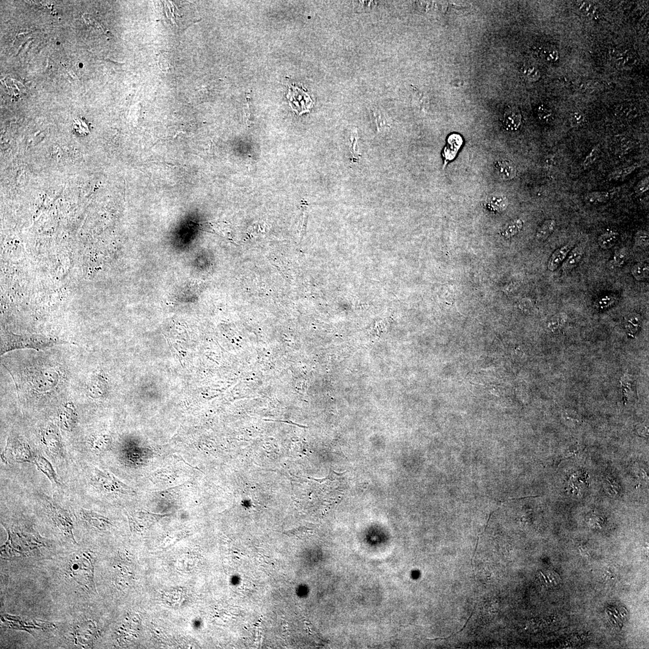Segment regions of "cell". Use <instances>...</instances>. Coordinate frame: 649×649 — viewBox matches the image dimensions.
<instances>
[{"label": "cell", "mask_w": 649, "mask_h": 649, "mask_svg": "<svg viewBox=\"0 0 649 649\" xmlns=\"http://www.w3.org/2000/svg\"><path fill=\"white\" fill-rule=\"evenodd\" d=\"M59 421L62 429L64 431H70L75 427L77 422V414L72 403L65 404L59 410Z\"/></svg>", "instance_id": "9"}, {"label": "cell", "mask_w": 649, "mask_h": 649, "mask_svg": "<svg viewBox=\"0 0 649 649\" xmlns=\"http://www.w3.org/2000/svg\"><path fill=\"white\" fill-rule=\"evenodd\" d=\"M619 233L616 231L609 230L602 233L597 238V244L601 248L607 250L609 249L618 243Z\"/></svg>", "instance_id": "19"}, {"label": "cell", "mask_w": 649, "mask_h": 649, "mask_svg": "<svg viewBox=\"0 0 649 649\" xmlns=\"http://www.w3.org/2000/svg\"><path fill=\"white\" fill-rule=\"evenodd\" d=\"M164 54H161L159 56L158 64L160 68L164 71L169 72L173 69V66L170 62L168 61V58L164 56Z\"/></svg>", "instance_id": "39"}, {"label": "cell", "mask_w": 649, "mask_h": 649, "mask_svg": "<svg viewBox=\"0 0 649 649\" xmlns=\"http://www.w3.org/2000/svg\"><path fill=\"white\" fill-rule=\"evenodd\" d=\"M33 463L37 467L38 469L44 474L48 479L52 482L53 484L56 486H61V483L59 481L58 477L57 476L56 471H54L53 466L47 459L43 457L42 455H35Z\"/></svg>", "instance_id": "14"}, {"label": "cell", "mask_w": 649, "mask_h": 649, "mask_svg": "<svg viewBox=\"0 0 649 649\" xmlns=\"http://www.w3.org/2000/svg\"><path fill=\"white\" fill-rule=\"evenodd\" d=\"M521 122H522V116L517 107H509L505 110L503 124L507 130L516 131L520 127Z\"/></svg>", "instance_id": "15"}, {"label": "cell", "mask_w": 649, "mask_h": 649, "mask_svg": "<svg viewBox=\"0 0 649 649\" xmlns=\"http://www.w3.org/2000/svg\"><path fill=\"white\" fill-rule=\"evenodd\" d=\"M541 56L546 61L550 63H555L559 59L558 51L556 49L547 47L541 51Z\"/></svg>", "instance_id": "35"}, {"label": "cell", "mask_w": 649, "mask_h": 649, "mask_svg": "<svg viewBox=\"0 0 649 649\" xmlns=\"http://www.w3.org/2000/svg\"><path fill=\"white\" fill-rule=\"evenodd\" d=\"M555 157L552 156H548L545 157L544 165L546 167H552L555 165Z\"/></svg>", "instance_id": "40"}, {"label": "cell", "mask_w": 649, "mask_h": 649, "mask_svg": "<svg viewBox=\"0 0 649 649\" xmlns=\"http://www.w3.org/2000/svg\"><path fill=\"white\" fill-rule=\"evenodd\" d=\"M42 441L49 452L54 456H61L63 453V446L61 434L54 426H48L42 433Z\"/></svg>", "instance_id": "7"}, {"label": "cell", "mask_w": 649, "mask_h": 649, "mask_svg": "<svg viewBox=\"0 0 649 649\" xmlns=\"http://www.w3.org/2000/svg\"><path fill=\"white\" fill-rule=\"evenodd\" d=\"M616 113L618 116L624 119H631L637 116V110L632 107H630L628 105H622L620 106L616 110Z\"/></svg>", "instance_id": "34"}, {"label": "cell", "mask_w": 649, "mask_h": 649, "mask_svg": "<svg viewBox=\"0 0 649 649\" xmlns=\"http://www.w3.org/2000/svg\"><path fill=\"white\" fill-rule=\"evenodd\" d=\"M64 343L56 339L38 336H17L6 334L2 337L1 343V355L13 350L24 348L43 349L47 347Z\"/></svg>", "instance_id": "2"}, {"label": "cell", "mask_w": 649, "mask_h": 649, "mask_svg": "<svg viewBox=\"0 0 649 649\" xmlns=\"http://www.w3.org/2000/svg\"><path fill=\"white\" fill-rule=\"evenodd\" d=\"M585 254V249L582 247L578 246L574 247L569 252L566 259L561 265V271L564 273H569L577 267L583 259Z\"/></svg>", "instance_id": "12"}, {"label": "cell", "mask_w": 649, "mask_h": 649, "mask_svg": "<svg viewBox=\"0 0 649 649\" xmlns=\"http://www.w3.org/2000/svg\"><path fill=\"white\" fill-rule=\"evenodd\" d=\"M648 431H649L648 426H646V425L641 426V427L639 429V430H638V432H639V433L640 434V435L644 437H648Z\"/></svg>", "instance_id": "41"}, {"label": "cell", "mask_w": 649, "mask_h": 649, "mask_svg": "<svg viewBox=\"0 0 649 649\" xmlns=\"http://www.w3.org/2000/svg\"><path fill=\"white\" fill-rule=\"evenodd\" d=\"M610 194L607 191H593L586 195V200L591 204H601L610 199Z\"/></svg>", "instance_id": "26"}, {"label": "cell", "mask_w": 649, "mask_h": 649, "mask_svg": "<svg viewBox=\"0 0 649 649\" xmlns=\"http://www.w3.org/2000/svg\"><path fill=\"white\" fill-rule=\"evenodd\" d=\"M585 116L583 113L580 112V111H576V112L571 114L569 121L572 126L578 127L582 125L585 123Z\"/></svg>", "instance_id": "37"}, {"label": "cell", "mask_w": 649, "mask_h": 649, "mask_svg": "<svg viewBox=\"0 0 649 649\" xmlns=\"http://www.w3.org/2000/svg\"><path fill=\"white\" fill-rule=\"evenodd\" d=\"M642 318L639 314L630 313L624 320V328L628 335L632 337L636 335L642 326Z\"/></svg>", "instance_id": "16"}, {"label": "cell", "mask_w": 649, "mask_h": 649, "mask_svg": "<svg viewBox=\"0 0 649 649\" xmlns=\"http://www.w3.org/2000/svg\"><path fill=\"white\" fill-rule=\"evenodd\" d=\"M556 227V221L555 219L545 220L537 229L536 239L540 242H545L552 235Z\"/></svg>", "instance_id": "20"}, {"label": "cell", "mask_w": 649, "mask_h": 649, "mask_svg": "<svg viewBox=\"0 0 649 649\" xmlns=\"http://www.w3.org/2000/svg\"><path fill=\"white\" fill-rule=\"evenodd\" d=\"M67 574L79 585L89 590L96 591L94 581V558L89 553L73 556L67 568Z\"/></svg>", "instance_id": "1"}, {"label": "cell", "mask_w": 649, "mask_h": 649, "mask_svg": "<svg viewBox=\"0 0 649 649\" xmlns=\"http://www.w3.org/2000/svg\"><path fill=\"white\" fill-rule=\"evenodd\" d=\"M621 389L623 393L624 400H632L635 395L634 380L631 374L624 373L620 380Z\"/></svg>", "instance_id": "21"}, {"label": "cell", "mask_w": 649, "mask_h": 649, "mask_svg": "<svg viewBox=\"0 0 649 649\" xmlns=\"http://www.w3.org/2000/svg\"><path fill=\"white\" fill-rule=\"evenodd\" d=\"M286 97L290 107L298 115L309 112L313 107L314 102L310 96L295 84L289 86Z\"/></svg>", "instance_id": "6"}, {"label": "cell", "mask_w": 649, "mask_h": 649, "mask_svg": "<svg viewBox=\"0 0 649 649\" xmlns=\"http://www.w3.org/2000/svg\"><path fill=\"white\" fill-rule=\"evenodd\" d=\"M649 188V177H646L641 180L637 184L635 188V192L638 195H642L646 191H648Z\"/></svg>", "instance_id": "38"}, {"label": "cell", "mask_w": 649, "mask_h": 649, "mask_svg": "<svg viewBox=\"0 0 649 649\" xmlns=\"http://www.w3.org/2000/svg\"><path fill=\"white\" fill-rule=\"evenodd\" d=\"M612 56L613 61L618 66L625 67L633 64L634 57L628 51H613Z\"/></svg>", "instance_id": "22"}, {"label": "cell", "mask_w": 649, "mask_h": 649, "mask_svg": "<svg viewBox=\"0 0 649 649\" xmlns=\"http://www.w3.org/2000/svg\"><path fill=\"white\" fill-rule=\"evenodd\" d=\"M91 484L99 491H118L126 490L131 494L135 493L132 488L124 484L119 479L111 474L109 472L94 468L90 478Z\"/></svg>", "instance_id": "5"}, {"label": "cell", "mask_w": 649, "mask_h": 649, "mask_svg": "<svg viewBox=\"0 0 649 649\" xmlns=\"http://www.w3.org/2000/svg\"><path fill=\"white\" fill-rule=\"evenodd\" d=\"M632 276L637 281H642L649 278V267L648 263H637L631 270Z\"/></svg>", "instance_id": "24"}, {"label": "cell", "mask_w": 649, "mask_h": 649, "mask_svg": "<svg viewBox=\"0 0 649 649\" xmlns=\"http://www.w3.org/2000/svg\"><path fill=\"white\" fill-rule=\"evenodd\" d=\"M577 7L583 15L588 18H593L597 14L596 7L594 4L588 1H580L578 2Z\"/></svg>", "instance_id": "29"}, {"label": "cell", "mask_w": 649, "mask_h": 649, "mask_svg": "<svg viewBox=\"0 0 649 649\" xmlns=\"http://www.w3.org/2000/svg\"><path fill=\"white\" fill-rule=\"evenodd\" d=\"M523 227V222L521 219H516L510 222L508 225L506 229L505 230V235L507 237H512V236L517 235L522 230Z\"/></svg>", "instance_id": "33"}, {"label": "cell", "mask_w": 649, "mask_h": 649, "mask_svg": "<svg viewBox=\"0 0 649 649\" xmlns=\"http://www.w3.org/2000/svg\"><path fill=\"white\" fill-rule=\"evenodd\" d=\"M104 437L93 436L89 440V448L94 453H99L104 450Z\"/></svg>", "instance_id": "30"}, {"label": "cell", "mask_w": 649, "mask_h": 649, "mask_svg": "<svg viewBox=\"0 0 649 649\" xmlns=\"http://www.w3.org/2000/svg\"><path fill=\"white\" fill-rule=\"evenodd\" d=\"M567 318H568L567 315L564 312L554 315L546 323V330L551 333L557 332L566 325Z\"/></svg>", "instance_id": "17"}, {"label": "cell", "mask_w": 649, "mask_h": 649, "mask_svg": "<svg viewBox=\"0 0 649 649\" xmlns=\"http://www.w3.org/2000/svg\"><path fill=\"white\" fill-rule=\"evenodd\" d=\"M649 233L645 230H639L635 233L634 243L641 248L646 249L649 247Z\"/></svg>", "instance_id": "31"}, {"label": "cell", "mask_w": 649, "mask_h": 649, "mask_svg": "<svg viewBox=\"0 0 649 649\" xmlns=\"http://www.w3.org/2000/svg\"><path fill=\"white\" fill-rule=\"evenodd\" d=\"M521 71L523 77L531 82H536L540 78V70L533 64L524 65Z\"/></svg>", "instance_id": "25"}, {"label": "cell", "mask_w": 649, "mask_h": 649, "mask_svg": "<svg viewBox=\"0 0 649 649\" xmlns=\"http://www.w3.org/2000/svg\"><path fill=\"white\" fill-rule=\"evenodd\" d=\"M507 205L506 197L500 193L491 194L486 200V205L492 211H503L507 208Z\"/></svg>", "instance_id": "18"}, {"label": "cell", "mask_w": 649, "mask_h": 649, "mask_svg": "<svg viewBox=\"0 0 649 649\" xmlns=\"http://www.w3.org/2000/svg\"><path fill=\"white\" fill-rule=\"evenodd\" d=\"M77 631H76V639H77L79 643L83 645H90L94 641L95 638L97 636L96 628L94 624L91 621H88L86 623L81 624L78 627Z\"/></svg>", "instance_id": "13"}, {"label": "cell", "mask_w": 649, "mask_h": 649, "mask_svg": "<svg viewBox=\"0 0 649 649\" xmlns=\"http://www.w3.org/2000/svg\"><path fill=\"white\" fill-rule=\"evenodd\" d=\"M45 501L48 504V509L54 525L65 536L71 540L73 544H77L73 536V523L69 512L55 501L46 496Z\"/></svg>", "instance_id": "4"}, {"label": "cell", "mask_w": 649, "mask_h": 649, "mask_svg": "<svg viewBox=\"0 0 649 649\" xmlns=\"http://www.w3.org/2000/svg\"><path fill=\"white\" fill-rule=\"evenodd\" d=\"M629 259V252L625 248H619L613 255V264L615 267L621 268L625 265Z\"/></svg>", "instance_id": "27"}, {"label": "cell", "mask_w": 649, "mask_h": 649, "mask_svg": "<svg viewBox=\"0 0 649 649\" xmlns=\"http://www.w3.org/2000/svg\"><path fill=\"white\" fill-rule=\"evenodd\" d=\"M35 455L29 445L14 438H9L1 453V460L5 464L33 463Z\"/></svg>", "instance_id": "3"}, {"label": "cell", "mask_w": 649, "mask_h": 649, "mask_svg": "<svg viewBox=\"0 0 649 649\" xmlns=\"http://www.w3.org/2000/svg\"><path fill=\"white\" fill-rule=\"evenodd\" d=\"M618 297L615 294H607L602 296L594 301L593 306L599 310H604L612 308L618 303Z\"/></svg>", "instance_id": "23"}, {"label": "cell", "mask_w": 649, "mask_h": 649, "mask_svg": "<svg viewBox=\"0 0 649 649\" xmlns=\"http://www.w3.org/2000/svg\"><path fill=\"white\" fill-rule=\"evenodd\" d=\"M600 154V148L599 146L593 147L587 155L585 161L583 162V167L585 168H588L595 162L598 158Z\"/></svg>", "instance_id": "36"}, {"label": "cell", "mask_w": 649, "mask_h": 649, "mask_svg": "<svg viewBox=\"0 0 649 649\" xmlns=\"http://www.w3.org/2000/svg\"><path fill=\"white\" fill-rule=\"evenodd\" d=\"M574 247V244L569 243L556 249L555 252L551 255L549 260H548V270L551 271V272H554V271L557 270L558 268L560 267L564 260L566 259L569 252L571 251Z\"/></svg>", "instance_id": "11"}, {"label": "cell", "mask_w": 649, "mask_h": 649, "mask_svg": "<svg viewBox=\"0 0 649 649\" xmlns=\"http://www.w3.org/2000/svg\"><path fill=\"white\" fill-rule=\"evenodd\" d=\"M537 116L540 121L545 124L550 123L554 119L552 110L544 105L539 106L537 109Z\"/></svg>", "instance_id": "32"}, {"label": "cell", "mask_w": 649, "mask_h": 649, "mask_svg": "<svg viewBox=\"0 0 649 649\" xmlns=\"http://www.w3.org/2000/svg\"><path fill=\"white\" fill-rule=\"evenodd\" d=\"M80 515L82 520L89 526L100 531L105 530L112 525L107 518L92 510L82 509L80 511Z\"/></svg>", "instance_id": "8"}, {"label": "cell", "mask_w": 649, "mask_h": 649, "mask_svg": "<svg viewBox=\"0 0 649 649\" xmlns=\"http://www.w3.org/2000/svg\"><path fill=\"white\" fill-rule=\"evenodd\" d=\"M494 171L498 177L503 181L512 180L517 175V169L513 162L507 159H499L494 162Z\"/></svg>", "instance_id": "10"}, {"label": "cell", "mask_w": 649, "mask_h": 649, "mask_svg": "<svg viewBox=\"0 0 649 649\" xmlns=\"http://www.w3.org/2000/svg\"><path fill=\"white\" fill-rule=\"evenodd\" d=\"M638 167H639L637 166V165H631V166L620 168V169L616 170L614 171L612 173H611L609 176H608V177H609L610 180H622V179L626 178L627 176L631 175L632 173H633Z\"/></svg>", "instance_id": "28"}]
</instances>
